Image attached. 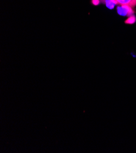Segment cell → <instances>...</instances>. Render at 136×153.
Wrapping results in <instances>:
<instances>
[{"instance_id":"cell-1","label":"cell","mask_w":136,"mask_h":153,"mask_svg":"<svg viewBox=\"0 0 136 153\" xmlns=\"http://www.w3.org/2000/svg\"><path fill=\"white\" fill-rule=\"evenodd\" d=\"M117 7V12L122 16H132L134 13V8L126 5H119Z\"/></svg>"},{"instance_id":"cell-4","label":"cell","mask_w":136,"mask_h":153,"mask_svg":"<svg viewBox=\"0 0 136 153\" xmlns=\"http://www.w3.org/2000/svg\"><path fill=\"white\" fill-rule=\"evenodd\" d=\"M136 22V18L135 17V15H133L132 16H130L126 21H125V23L126 24H134L135 22Z\"/></svg>"},{"instance_id":"cell-2","label":"cell","mask_w":136,"mask_h":153,"mask_svg":"<svg viewBox=\"0 0 136 153\" xmlns=\"http://www.w3.org/2000/svg\"><path fill=\"white\" fill-rule=\"evenodd\" d=\"M117 5H126L132 8L136 6V0H115Z\"/></svg>"},{"instance_id":"cell-3","label":"cell","mask_w":136,"mask_h":153,"mask_svg":"<svg viewBox=\"0 0 136 153\" xmlns=\"http://www.w3.org/2000/svg\"><path fill=\"white\" fill-rule=\"evenodd\" d=\"M101 1L110 9H113L115 6L117 5V3L115 0H101Z\"/></svg>"}]
</instances>
